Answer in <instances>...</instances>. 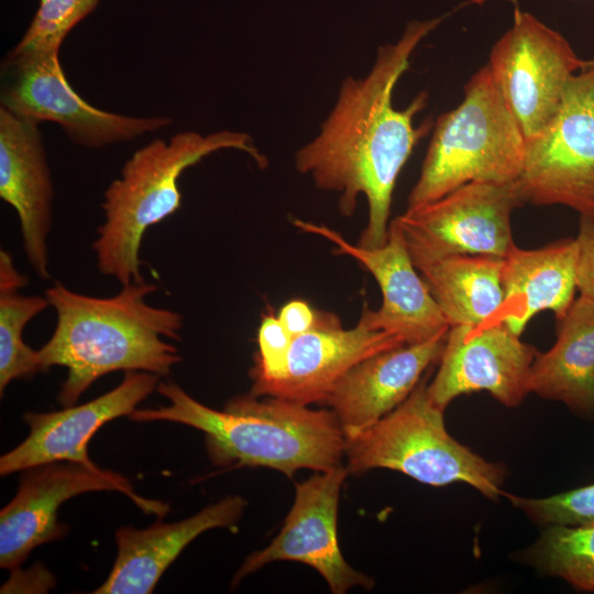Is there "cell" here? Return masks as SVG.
<instances>
[{
  "mask_svg": "<svg viewBox=\"0 0 594 594\" xmlns=\"http://www.w3.org/2000/svg\"><path fill=\"white\" fill-rule=\"evenodd\" d=\"M504 324L450 327L439 370L427 386L443 410L458 396L486 391L506 407H516L530 393L529 375L538 353Z\"/></svg>",
  "mask_w": 594,
  "mask_h": 594,
  "instance_id": "cell-14",
  "label": "cell"
},
{
  "mask_svg": "<svg viewBox=\"0 0 594 594\" xmlns=\"http://www.w3.org/2000/svg\"><path fill=\"white\" fill-rule=\"evenodd\" d=\"M293 222L304 232L324 238L334 244L337 253L351 256L374 276L383 300L376 310L363 307L360 319L370 328L398 336L405 344L421 343L449 331V322L411 261L396 219L389 223L386 243L376 248L350 243L323 224L300 219Z\"/></svg>",
  "mask_w": 594,
  "mask_h": 594,
  "instance_id": "cell-13",
  "label": "cell"
},
{
  "mask_svg": "<svg viewBox=\"0 0 594 594\" xmlns=\"http://www.w3.org/2000/svg\"><path fill=\"white\" fill-rule=\"evenodd\" d=\"M158 383L156 374L130 371L117 387L88 403L57 411L25 413L23 420L30 428L29 435L1 455V476L59 461L97 468L88 455L92 436L107 422L130 416Z\"/></svg>",
  "mask_w": 594,
  "mask_h": 594,
  "instance_id": "cell-15",
  "label": "cell"
},
{
  "mask_svg": "<svg viewBox=\"0 0 594 594\" xmlns=\"http://www.w3.org/2000/svg\"><path fill=\"white\" fill-rule=\"evenodd\" d=\"M331 315V312L314 309L304 300L294 299L280 308L277 317L292 337L295 338L321 326Z\"/></svg>",
  "mask_w": 594,
  "mask_h": 594,
  "instance_id": "cell-29",
  "label": "cell"
},
{
  "mask_svg": "<svg viewBox=\"0 0 594 594\" xmlns=\"http://www.w3.org/2000/svg\"><path fill=\"white\" fill-rule=\"evenodd\" d=\"M447 333L374 354L338 382L323 405L337 415L345 437L376 422L410 395L425 371L440 360Z\"/></svg>",
  "mask_w": 594,
  "mask_h": 594,
  "instance_id": "cell-18",
  "label": "cell"
},
{
  "mask_svg": "<svg viewBox=\"0 0 594 594\" xmlns=\"http://www.w3.org/2000/svg\"><path fill=\"white\" fill-rule=\"evenodd\" d=\"M387 331L370 328L363 320L344 329L332 314L321 326L293 338L283 374L252 384L256 396H274L309 406L324 404L338 382L363 360L404 345Z\"/></svg>",
  "mask_w": 594,
  "mask_h": 594,
  "instance_id": "cell-16",
  "label": "cell"
},
{
  "mask_svg": "<svg viewBox=\"0 0 594 594\" xmlns=\"http://www.w3.org/2000/svg\"><path fill=\"white\" fill-rule=\"evenodd\" d=\"M503 258L450 255L416 265L450 327H474L503 302Z\"/></svg>",
  "mask_w": 594,
  "mask_h": 594,
  "instance_id": "cell-22",
  "label": "cell"
},
{
  "mask_svg": "<svg viewBox=\"0 0 594 594\" xmlns=\"http://www.w3.org/2000/svg\"><path fill=\"white\" fill-rule=\"evenodd\" d=\"M521 205L515 182H471L395 219L415 266L460 254L504 258L515 246L510 219Z\"/></svg>",
  "mask_w": 594,
  "mask_h": 594,
  "instance_id": "cell-9",
  "label": "cell"
},
{
  "mask_svg": "<svg viewBox=\"0 0 594 594\" xmlns=\"http://www.w3.org/2000/svg\"><path fill=\"white\" fill-rule=\"evenodd\" d=\"M292 341V334L277 316L272 312L263 316L257 332L258 352L250 371L253 384L275 380L283 374Z\"/></svg>",
  "mask_w": 594,
  "mask_h": 594,
  "instance_id": "cell-27",
  "label": "cell"
},
{
  "mask_svg": "<svg viewBox=\"0 0 594 594\" xmlns=\"http://www.w3.org/2000/svg\"><path fill=\"white\" fill-rule=\"evenodd\" d=\"M427 386L426 378L420 381L395 409L345 437L349 474L383 468L431 486L462 482L491 499L504 495V469L449 435L444 410L432 403Z\"/></svg>",
  "mask_w": 594,
  "mask_h": 594,
  "instance_id": "cell-6",
  "label": "cell"
},
{
  "mask_svg": "<svg viewBox=\"0 0 594 594\" xmlns=\"http://www.w3.org/2000/svg\"><path fill=\"white\" fill-rule=\"evenodd\" d=\"M157 286L133 282L112 297H92L65 287L61 282L45 297L56 312L48 341L37 351L42 372L52 366L67 369L57 394L58 403L73 406L91 384L116 371H142L161 376L182 361L175 345L183 316L146 302Z\"/></svg>",
  "mask_w": 594,
  "mask_h": 594,
  "instance_id": "cell-2",
  "label": "cell"
},
{
  "mask_svg": "<svg viewBox=\"0 0 594 594\" xmlns=\"http://www.w3.org/2000/svg\"><path fill=\"white\" fill-rule=\"evenodd\" d=\"M38 125L0 107V197L18 213L30 265L48 279L54 189Z\"/></svg>",
  "mask_w": 594,
  "mask_h": 594,
  "instance_id": "cell-17",
  "label": "cell"
},
{
  "mask_svg": "<svg viewBox=\"0 0 594 594\" xmlns=\"http://www.w3.org/2000/svg\"><path fill=\"white\" fill-rule=\"evenodd\" d=\"M246 506L239 495L228 496L180 521L157 520L144 529L121 527L116 531L117 557L95 594H147L180 552L202 532L231 527Z\"/></svg>",
  "mask_w": 594,
  "mask_h": 594,
  "instance_id": "cell-19",
  "label": "cell"
},
{
  "mask_svg": "<svg viewBox=\"0 0 594 594\" xmlns=\"http://www.w3.org/2000/svg\"><path fill=\"white\" fill-rule=\"evenodd\" d=\"M524 556L541 572L588 591L594 583V524L546 526Z\"/></svg>",
  "mask_w": 594,
  "mask_h": 594,
  "instance_id": "cell-24",
  "label": "cell"
},
{
  "mask_svg": "<svg viewBox=\"0 0 594 594\" xmlns=\"http://www.w3.org/2000/svg\"><path fill=\"white\" fill-rule=\"evenodd\" d=\"M0 107L37 123L54 122L88 148L129 142L173 123L169 117H129L89 105L69 85L59 53L8 52L0 67Z\"/></svg>",
  "mask_w": 594,
  "mask_h": 594,
  "instance_id": "cell-8",
  "label": "cell"
},
{
  "mask_svg": "<svg viewBox=\"0 0 594 594\" xmlns=\"http://www.w3.org/2000/svg\"><path fill=\"white\" fill-rule=\"evenodd\" d=\"M588 591L594 592V583L590 586Z\"/></svg>",
  "mask_w": 594,
  "mask_h": 594,
  "instance_id": "cell-30",
  "label": "cell"
},
{
  "mask_svg": "<svg viewBox=\"0 0 594 594\" xmlns=\"http://www.w3.org/2000/svg\"><path fill=\"white\" fill-rule=\"evenodd\" d=\"M515 185L522 204L562 205L594 219V59L570 78L556 116L527 141Z\"/></svg>",
  "mask_w": 594,
  "mask_h": 594,
  "instance_id": "cell-7",
  "label": "cell"
},
{
  "mask_svg": "<svg viewBox=\"0 0 594 594\" xmlns=\"http://www.w3.org/2000/svg\"><path fill=\"white\" fill-rule=\"evenodd\" d=\"M14 497L0 512V566L14 571L30 552L66 535L57 513L67 499L98 491L127 495L142 510L165 516L168 506L138 495L122 475L101 468L59 461L21 471Z\"/></svg>",
  "mask_w": 594,
  "mask_h": 594,
  "instance_id": "cell-11",
  "label": "cell"
},
{
  "mask_svg": "<svg viewBox=\"0 0 594 594\" xmlns=\"http://www.w3.org/2000/svg\"><path fill=\"white\" fill-rule=\"evenodd\" d=\"M28 277L14 266L11 255L0 252V393L14 380L30 378L42 372L37 351L23 340L26 324L50 304L38 295H23L19 290Z\"/></svg>",
  "mask_w": 594,
  "mask_h": 594,
  "instance_id": "cell-23",
  "label": "cell"
},
{
  "mask_svg": "<svg viewBox=\"0 0 594 594\" xmlns=\"http://www.w3.org/2000/svg\"><path fill=\"white\" fill-rule=\"evenodd\" d=\"M506 496L515 507L543 526L594 524V484L544 498Z\"/></svg>",
  "mask_w": 594,
  "mask_h": 594,
  "instance_id": "cell-26",
  "label": "cell"
},
{
  "mask_svg": "<svg viewBox=\"0 0 594 594\" xmlns=\"http://www.w3.org/2000/svg\"><path fill=\"white\" fill-rule=\"evenodd\" d=\"M101 0H40L30 26L21 40L9 51L15 54L59 53L69 32Z\"/></svg>",
  "mask_w": 594,
  "mask_h": 594,
  "instance_id": "cell-25",
  "label": "cell"
},
{
  "mask_svg": "<svg viewBox=\"0 0 594 594\" xmlns=\"http://www.w3.org/2000/svg\"><path fill=\"white\" fill-rule=\"evenodd\" d=\"M221 150H238L258 167L267 165L251 135L230 130L210 134L185 131L167 141L155 139L127 160L120 177L103 193L105 221L92 243L101 274L121 286L144 280L140 248L145 232L180 208L177 182L183 172Z\"/></svg>",
  "mask_w": 594,
  "mask_h": 594,
  "instance_id": "cell-4",
  "label": "cell"
},
{
  "mask_svg": "<svg viewBox=\"0 0 594 594\" xmlns=\"http://www.w3.org/2000/svg\"><path fill=\"white\" fill-rule=\"evenodd\" d=\"M441 20L409 22L397 42L378 48L366 76H348L319 133L295 154L298 173L310 177L319 189L338 194L342 215L351 217L358 198L365 197L369 218L361 246L386 243L397 177L432 128L430 120L414 124L427 105V92L418 94L404 109L394 108L392 97L414 51Z\"/></svg>",
  "mask_w": 594,
  "mask_h": 594,
  "instance_id": "cell-1",
  "label": "cell"
},
{
  "mask_svg": "<svg viewBox=\"0 0 594 594\" xmlns=\"http://www.w3.org/2000/svg\"><path fill=\"white\" fill-rule=\"evenodd\" d=\"M348 475L342 464L297 483L293 507L279 534L267 547L245 559L232 585L266 564L287 560L315 569L334 594L346 593L354 586L371 590L374 580L344 560L338 541L339 498Z\"/></svg>",
  "mask_w": 594,
  "mask_h": 594,
  "instance_id": "cell-12",
  "label": "cell"
},
{
  "mask_svg": "<svg viewBox=\"0 0 594 594\" xmlns=\"http://www.w3.org/2000/svg\"><path fill=\"white\" fill-rule=\"evenodd\" d=\"M587 63L559 32L516 10L512 28L494 44L487 65L528 141L552 120L568 81Z\"/></svg>",
  "mask_w": 594,
  "mask_h": 594,
  "instance_id": "cell-10",
  "label": "cell"
},
{
  "mask_svg": "<svg viewBox=\"0 0 594 594\" xmlns=\"http://www.w3.org/2000/svg\"><path fill=\"white\" fill-rule=\"evenodd\" d=\"M578 245L564 238L542 248L516 245L502 262L503 302L497 311L474 328L504 324L520 336L529 320L542 310L562 318L575 300Z\"/></svg>",
  "mask_w": 594,
  "mask_h": 594,
  "instance_id": "cell-20",
  "label": "cell"
},
{
  "mask_svg": "<svg viewBox=\"0 0 594 594\" xmlns=\"http://www.w3.org/2000/svg\"><path fill=\"white\" fill-rule=\"evenodd\" d=\"M578 245L576 286L581 296L594 300V219L580 217L575 238Z\"/></svg>",
  "mask_w": 594,
  "mask_h": 594,
  "instance_id": "cell-28",
  "label": "cell"
},
{
  "mask_svg": "<svg viewBox=\"0 0 594 594\" xmlns=\"http://www.w3.org/2000/svg\"><path fill=\"white\" fill-rule=\"evenodd\" d=\"M529 391L563 403L574 414L594 417V300L580 296L557 319V341L537 353Z\"/></svg>",
  "mask_w": 594,
  "mask_h": 594,
  "instance_id": "cell-21",
  "label": "cell"
},
{
  "mask_svg": "<svg viewBox=\"0 0 594 594\" xmlns=\"http://www.w3.org/2000/svg\"><path fill=\"white\" fill-rule=\"evenodd\" d=\"M168 405L135 409L133 421H172L202 431L211 462L220 468L261 466L288 477L300 469L326 472L342 465L345 435L331 409H312L274 396L232 397L223 410L205 406L175 383H158Z\"/></svg>",
  "mask_w": 594,
  "mask_h": 594,
  "instance_id": "cell-3",
  "label": "cell"
},
{
  "mask_svg": "<svg viewBox=\"0 0 594 594\" xmlns=\"http://www.w3.org/2000/svg\"><path fill=\"white\" fill-rule=\"evenodd\" d=\"M408 208L471 182L507 184L519 177L527 141L486 64L465 84L461 103L432 125Z\"/></svg>",
  "mask_w": 594,
  "mask_h": 594,
  "instance_id": "cell-5",
  "label": "cell"
}]
</instances>
